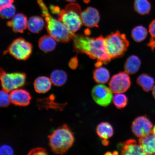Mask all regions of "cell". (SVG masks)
<instances>
[{
    "label": "cell",
    "instance_id": "6da1fadb",
    "mask_svg": "<svg viewBox=\"0 0 155 155\" xmlns=\"http://www.w3.org/2000/svg\"><path fill=\"white\" fill-rule=\"evenodd\" d=\"M72 40L75 51L86 54L92 59L97 60L96 67L109 63L112 59L107 50L105 38L101 36L92 38L86 35L75 34Z\"/></svg>",
    "mask_w": 155,
    "mask_h": 155
},
{
    "label": "cell",
    "instance_id": "7a4b0ae2",
    "mask_svg": "<svg viewBox=\"0 0 155 155\" xmlns=\"http://www.w3.org/2000/svg\"><path fill=\"white\" fill-rule=\"evenodd\" d=\"M36 1L45 21L46 28L48 34L57 41L60 42L67 43L72 39L75 33L70 31L61 21L54 18L50 14L47 7L42 0Z\"/></svg>",
    "mask_w": 155,
    "mask_h": 155
},
{
    "label": "cell",
    "instance_id": "3957f363",
    "mask_svg": "<svg viewBox=\"0 0 155 155\" xmlns=\"http://www.w3.org/2000/svg\"><path fill=\"white\" fill-rule=\"evenodd\" d=\"M49 145L56 154H63L72 147L74 142L73 134L67 125L54 130L48 136Z\"/></svg>",
    "mask_w": 155,
    "mask_h": 155
},
{
    "label": "cell",
    "instance_id": "277c9868",
    "mask_svg": "<svg viewBox=\"0 0 155 155\" xmlns=\"http://www.w3.org/2000/svg\"><path fill=\"white\" fill-rule=\"evenodd\" d=\"M81 8L78 5L71 3L64 9L61 10L58 15V19L65 25L70 31L75 33L82 27Z\"/></svg>",
    "mask_w": 155,
    "mask_h": 155
},
{
    "label": "cell",
    "instance_id": "5b68a950",
    "mask_svg": "<svg viewBox=\"0 0 155 155\" xmlns=\"http://www.w3.org/2000/svg\"><path fill=\"white\" fill-rule=\"evenodd\" d=\"M105 41L108 53L111 59L122 57L129 46V42L125 35L119 31L107 36Z\"/></svg>",
    "mask_w": 155,
    "mask_h": 155
},
{
    "label": "cell",
    "instance_id": "8992f818",
    "mask_svg": "<svg viewBox=\"0 0 155 155\" xmlns=\"http://www.w3.org/2000/svg\"><path fill=\"white\" fill-rule=\"evenodd\" d=\"M0 74L2 88L8 92L24 86L26 82V77L24 73H7L1 69Z\"/></svg>",
    "mask_w": 155,
    "mask_h": 155
},
{
    "label": "cell",
    "instance_id": "52a82bcc",
    "mask_svg": "<svg viewBox=\"0 0 155 155\" xmlns=\"http://www.w3.org/2000/svg\"><path fill=\"white\" fill-rule=\"evenodd\" d=\"M32 45L22 38L15 40L9 46L7 52L16 59L25 61L28 59L32 53Z\"/></svg>",
    "mask_w": 155,
    "mask_h": 155
},
{
    "label": "cell",
    "instance_id": "ba28073f",
    "mask_svg": "<svg viewBox=\"0 0 155 155\" xmlns=\"http://www.w3.org/2000/svg\"><path fill=\"white\" fill-rule=\"evenodd\" d=\"M111 89L103 84L95 86L92 91V96L93 100L98 105L106 107L111 103L113 94Z\"/></svg>",
    "mask_w": 155,
    "mask_h": 155
},
{
    "label": "cell",
    "instance_id": "9c48e42d",
    "mask_svg": "<svg viewBox=\"0 0 155 155\" xmlns=\"http://www.w3.org/2000/svg\"><path fill=\"white\" fill-rule=\"evenodd\" d=\"M131 84L128 74L120 72L114 75L109 83V88L115 94L123 93L128 90Z\"/></svg>",
    "mask_w": 155,
    "mask_h": 155
},
{
    "label": "cell",
    "instance_id": "30bf717a",
    "mask_svg": "<svg viewBox=\"0 0 155 155\" xmlns=\"http://www.w3.org/2000/svg\"><path fill=\"white\" fill-rule=\"evenodd\" d=\"M131 129L136 136L140 138L152 133L153 125L146 116H141L133 121Z\"/></svg>",
    "mask_w": 155,
    "mask_h": 155
},
{
    "label": "cell",
    "instance_id": "8fae6325",
    "mask_svg": "<svg viewBox=\"0 0 155 155\" xmlns=\"http://www.w3.org/2000/svg\"><path fill=\"white\" fill-rule=\"evenodd\" d=\"M83 24L89 28L98 27L100 21L98 11L94 8L88 7L81 13Z\"/></svg>",
    "mask_w": 155,
    "mask_h": 155
},
{
    "label": "cell",
    "instance_id": "7c38bea8",
    "mask_svg": "<svg viewBox=\"0 0 155 155\" xmlns=\"http://www.w3.org/2000/svg\"><path fill=\"white\" fill-rule=\"evenodd\" d=\"M11 102L15 105L26 106L30 103L31 97L30 93L23 89H15L10 94Z\"/></svg>",
    "mask_w": 155,
    "mask_h": 155
},
{
    "label": "cell",
    "instance_id": "4fadbf2b",
    "mask_svg": "<svg viewBox=\"0 0 155 155\" xmlns=\"http://www.w3.org/2000/svg\"><path fill=\"white\" fill-rule=\"evenodd\" d=\"M122 155H146L142 147L134 139H129L120 144Z\"/></svg>",
    "mask_w": 155,
    "mask_h": 155
},
{
    "label": "cell",
    "instance_id": "5bb4252c",
    "mask_svg": "<svg viewBox=\"0 0 155 155\" xmlns=\"http://www.w3.org/2000/svg\"><path fill=\"white\" fill-rule=\"evenodd\" d=\"M28 21L27 17L21 13L17 14L13 17L11 21L7 23L15 32L23 33L28 28Z\"/></svg>",
    "mask_w": 155,
    "mask_h": 155
},
{
    "label": "cell",
    "instance_id": "9a60e30c",
    "mask_svg": "<svg viewBox=\"0 0 155 155\" xmlns=\"http://www.w3.org/2000/svg\"><path fill=\"white\" fill-rule=\"evenodd\" d=\"M139 143L145 154L155 155V135L153 133L146 136L140 137Z\"/></svg>",
    "mask_w": 155,
    "mask_h": 155
},
{
    "label": "cell",
    "instance_id": "2e32d148",
    "mask_svg": "<svg viewBox=\"0 0 155 155\" xmlns=\"http://www.w3.org/2000/svg\"><path fill=\"white\" fill-rule=\"evenodd\" d=\"M141 61L137 56L131 55L127 58L124 65L125 72L129 74H133L137 73L140 69Z\"/></svg>",
    "mask_w": 155,
    "mask_h": 155
},
{
    "label": "cell",
    "instance_id": "e0dca14e",
    "mask_svg": "<svg viewBox=\"0 0 155 155\" xmlns=\"http://www.w3.org/2000/svg\"><path fill=\"white\" fill-rule=\"evenodd\" d=\"M57 41L50 35H46L41 37L38 41L40 49L45 52L53 51L57 45Z\"/></svg>",
    "mask_w": 155,
    "mask_h": 155
},
{
    "label": "cell",
    "instance_id": "ac0fdd59",
    "mask_svg": "<svg viewBox=\"0 0 155 155\" xmlns=\"http://www.w3.org/2000/svg\"><path fill=\"white\" fill-rule=\"evenodd\" d=\"M51 80L44 76L38 78L35 81L34 87L35 91L39 94H44L49 91L51 87Z\"/></svg>",
    "mask_w": 155,
    "mask_h": 155
},
{
    "label": "cell",
    "instance_id": "d6986e66",
    "mask_svg": "<svg viewBox=\"0 0 155 155\" xmlns=\"http://www.w3.org/2000/svg\"><path fill=\"white\" fill-rule=\"evenodd\" d=\"M96 133L100 138L107 140L113 135L114 129L110 123L103 122L97 126Z\"/></svg>",
    "mask_w": 155,
    "mask_h": 155
},
{
    "label": "cell",
    "instance_id": "ffe728a7",
    "mask_svg": "<svg viewBox=\"0 0 155 155\" xmlns=\"http://www.w3.org/2000/svg\"><path fill=\"white\" fill-rule=\"evenodd\" d=\"M93 77L95 82L99 84L107 83L110 78V73L107 69L101 66L97 67L93 73Z\"/></svg>",
    "mask_w": 155,
    "mask_h": 155
},
{
    "label": "cell",
    "instance_id": "44dd1931",
    "mask_svg": "<svg viewBox=\"0 0 155 155\" xmlns=\"http://www.w3.org/2000/svg\"><path fill=\"white\" fill-rule=\"evenodd\" d=\"M45 23L43 18L39 16H32L29 19L28 28L33 33H38L42 30Z\"/></svg>",
    "mask_w": 155,
    "mask_h": 155
},
{
    "label": "cell",
    "instance_id": "7402d4cb",
    "mask_svg": "<svg viewBox=\"0 0 155 155\" xmlns=\"http://www.w3.org/2000/svg\"><path fill=\"white\" fill-rule=\"evenodd\" d=\"M137 82L145 92H148L153 88L155 81L153 78L150 75L142 74L137 77Z\"/></svg>",
    "mask_w": 155,
    "mask_h": 155
},
{
    "label": "cell",
    "instance_id": "603a6c76",
    "mask_svg": "<svg viewBox=\"0 0 155 155\" xmlns=\"http://www.w3.org/2000/svg\"><path fill=\"white\" fill-rule=\"evenodd\" d=\"M50 79L54 86L61 87L66 82L67 75L63 71L56 70L51 73Z\"/></svg>",
    "mask_w": 155,
    "mask_h": 155
},
{
    "label": "cell",
    "instance_id": "cb8c5ba5",
    "mask_svg": "<svg viewBox=\"0 0 155 155\" xmlns=\"http://www.w3.org/2000/svg\"><path fill=\"white\" fill-rule=\"evenodd\" d=\"M134 8L139 14L144 15L150 13L151 5L148 0H134Z\"/></svg>",
    "mask_w": 155,
    "mask_h": 155
},
{
    "label": "cell",
    "instance_id": "d4e9b609",
    "mask_svg": "<svg viewBox=\"0 0 155 155\" xmlns=\"http://www.w3.org/2000/svg\"><path fill=\"white\" fill-rule=\"evenodd\" d=\"M148 31L142 26L135 27L131 32V36L135 41L140 42L144 40L148 36Z\"/></svg>",
    "mask_w": 155,
    "mask_h": 155
},
{
    "label": "cell",
    "instance_id": "484cf974",
    "mask_svg": "<svg viewBox=\"0 0 155 155\" xmlns=\"http://www.w3.org/2000/svg\"><path fill=\"white\" fill-rule=\"evenodd\" d=\"M128 101L127 96L123 93L115 94L112 98L114 105L119 109L125 107L127 105Z\"/></svg>",
    "mask_w": 155,
    "mask_h": 155
},
{
    "label": "cell",
    "instance_id": "4316f807",
    "mask_svg": "<svg viewBox=\"0 0 155 155\" xmlns=\"http://www.w3.org/2000/svg\"><path fill=\"white\" fill-rule=\"evenodd\" d=\"M15 7L12 4L1 8V16L2 18L9 19L13 18L15 13Z\"/></svg>",
    "mask_w": 155,
    "mask_h": 155
},
{
    "label": "cell",
    "instance_id": "83f0119b",
    "mask_svg": "<svg viewBox=\"0 0 155 155\" xmlns=\"http://www.w3.org/2000/svg\"><path fill=\"white\" fill-rule=\"evenodd\" d=\"M6 91H1L0 93V106L1 107H5L8 106L10 103V94Z\"/></svg>",
    "mask_w": 155,
    "mask_h": 155
},
{
    "label": "cell",
    "instance_id": "f1b7e54d",
    "mask_svg": "<svg viewBox=\"0 0 155 155\" xmlns=\"http://www.w3.org/2000/svg\"><path fill=\"white\" fill-rule=\"evenodd\" d=\"M0 150L1 155H13L14 154L12 149L8 145H2Z\"/></svg>",
    "mask_w": 155,
    "mask_h": 155
},
{
    "label": "cell",
    "instance_id": "f546056e",
    "mask_svg": "<svg viewBox=\"0 0 155 155\" xmlns=\"http://www.w3.org/2000/svg\"><path fill=\"white\" fill-rule=\"evenodd\" d=\"M28 155H47V152L45 149L38 148L32 149L29 152Z\"/></svg>",
    "mask_w": 155,
    "mask_h": 155
},
{
    "label": "cell",
    "instance_id": "4dcf8cb0",
    "mask_svg": "<svg viewBox=\"0 0 155 155\" xmlns=\"http://www.w3.org/2000/svg\"><path fill=\"white\" fill-rule=\"evenodd\" d=\"M149 32L151 38L155 39V19L152 21L149 25Z\"/></svg>",
    "mask_w": 155,
    "mask_h": 155
},
{
    "label": "cell",
    "instance_id": "1f68e13d",
    "mask_svg": "<svg viewBox=\"0 0 155 155\" xmlns=\"http://www.w3.org/2000/svg\"><path fill=\"white\" fill-rule=\"evenodd\" d=\"M13 2L14 0H0V7L2 8L11 5Z\"/></svg>",
    "mask_w": 155,
    "mask_h": 155
},
{
    "label": "cell",
    "instance_id": "d6a6232c",
    "mask_svg": "<svg viewBox=\"0 0 155 155\" xmlns=\"http://www.w3.org/2000/svg\"><path fill=\"white\" fill-rule=\"evenodd\" d=\"M69 67L72 69L76 68L78 65V61L76 58H74L71 59L69 62Z\"/></svg>",
    "mask_w": 155,
    "mask_h": 155
},
{
    "label": "cell",
    "instance_id": "836d02e7",
    "mask_svg": "<svg viewBox=\"0 0 155 155\" xmlns=\"http://www.w3.org/2000/svg\"><path fill=\"white\" fill-rule=\"evenodd\" d=\"M148 45L153 50L155 48V39L151 38Z\"/></svg>",
    "mask_w": 155,
    "mask_h": 155
},
{
    "label": "cell",
    "instance_id": "e575fe53",
    "mask_svg": "<svg viewBox=\"0 0 155 155\" xmlns=\"http://www.w3.org/2000/svg\"><path fill=\"white\" fill-rule=\"evenodd\" d=\"M102 144L105 146H107L108 144H109V142L107 140V139H103V140L102 141Z\"/></svg>",
    "mask_w": 155,
    "mask_h": 155
},
{
    "label": "cell",
    "instance_id": "d590c367",
    "mask_svg": "<svg viewBox=\"0 0 155 155\" xmlns=\"http://www.w3.org/2000/svg\"><path fill=\"white\" fill-rule=\"evenodd\" d=\"M152 94L154 98L155 99V86L153 87V88Z\"/></svg>",
    "mask_w": 155,
    "mask_h": 155
},
{
    "label": "cell",
    "instance_id": "8d00e7d4",
    "mask_svg": "<svg viewBox=\"0 0 155 155\" xmlns=\"http://www.w3.org/2000/svg\"><path fill=\"white\" fill-rule=\"evenodd\" d=\"M83 2L85 3H88L91 1V0H83Z\"/></svg>",
    "mask_w": 155,
    "mask_h": 155
},
{
    "label": "cell",
    "instance_id": "74e56055",
    "mask_svg": "<svg viewBox=\"0 0 155 155\" xmlns=\"http://www.w3.org/2000/svg\"><path fill=\"white\" fill-rule=\"evenodd\" d=\"M152 133L155 135V125L154 126L153 128V129Z\"/></svg>",
    "mask_w": 155,
    "mask_h": 155
},
{
    "label": "cell",
    "instance_id": "f35d334b",
    "mask_svg": "<svg viewBox=\"0 0 155 155\" xmlns=\"http://www.w3.org/2000/svg\"><path fill=\"white\" fill-rule=\"evenodd\" d=\"M66 1L71 2H75V0H66Z\"/></svg>",
    "mask_w": 155,
    "mask_h": 155
}]
</instances>
